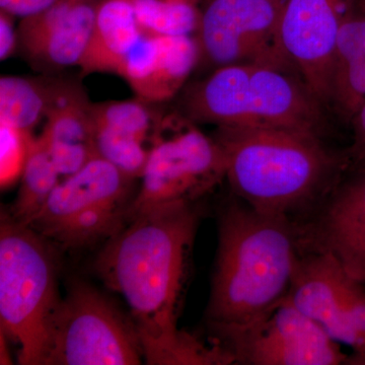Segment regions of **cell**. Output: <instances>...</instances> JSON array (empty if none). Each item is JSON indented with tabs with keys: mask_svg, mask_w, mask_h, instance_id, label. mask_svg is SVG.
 I'll return each instance as SVG.
<instances>
[{
	"mask_svg": "<svg viewBox=\"0 0 365 365\" xmlns=\"http://www.w3.org/2000/svg\"><path fill=\"white\" fill-rule=\"evenodd\" d=\"M365 102V6L343 21L334 53L329 109L346 124Z\"/></svg>",
	"mask_w": 365,
	"mask_h": 365,
	"instance_id": "e0dca14e",
	"label": "cell"
},
{
	"mask_svg": "<svg viewBox=\"0 0 365 365\" xmlns=\"http://www.w3.org/2000/svg\"><path fill=\"white\" fill-rule=\"evenodd\" d=\"M365 294V284L353 279L329 252L302 248L287 299L318 323L326 333L351 348L350 360L364 352L353 317Z\"/></svg>",
	"mask_w": 365,
	"mask_h": 365,
	"instance_id": "8fae6325",
	"label": "cell"
},
{
	"mask_svg": "<svg viewBox=\"0 0 365 365\" xmlns=\"http://www.w3.org/2000/svg\"><path fill=\"white\" fill-rule=\"evenodd\" d=\"M143 36L131 0H101L90 43L78 64L83 76L93 72L119 74Z\"/></svg>",
	"mask_w": 365,
	"mask_h": 365,
	"instance_id": "ac0fdd59",
	"label": "cell"
},
{
	"mask_svg": "<svg viewBox=\"0 0 365 365\" xmlns=\"http://www.w3.org/2000/svg\"><path fill=\"white\" fill-rule=\"evenodd\" d=\"M143 361V346L131 318L96 288L73 283L53 316L43 365Z\"/></svg>",
	"mask_w": 365,
	"mask_h": 365,
	"instance_id": "ba28073f",
	"label": "cell"
},
{
	"mask_svg": "<svg viewBox=\"0 0 365 365\" xmlns=\"http://www.w3.org/2000/svg\"><path fill=\"white\" fill-rule=\"evenodd\" d=\"M137 21L144 33L189 36L198 28L200 14L195 4L176 0H132Z\"/></svg>",
	"mask_w": 365,
	"mask_h": 365,
	"instance_id": "44dd1931",
	"label": "cell"
},
{
	"mask_svg": "<svg viewBox=\"0 0 365 365\" xmlns=\"http://www.w3.org/2000/svg\"><path fill=\"white\" fill-rule=\"evenodd\" d=\"M299 227L302 248L329 252L365 284V165H350L318 212Z\"/></svg>",
	"mask_w": 365,
	"mask_h": 365,
	"instance_id": "4fadbf2b",
	"label": "cell"
},
{
	"mask_svg": "<svg viewBox=\"0 0 365 365\" xmlns=\"http://www.w3.org/2000/svg\"><path fill=\"white\" fill-rule=\"evenodd\" d=\"M51 79L2 76L0 78V121L32 132L46 117Z\"/></svg>",
	"mask_w": 365,
	"mask_h": 365,
	"instance_id": "ffe728a7",
	"label": "cell"
},
{
	"mask_svg": "<svg viewBox=\"0 0 365 365\" xmlns=\"http://www.w3.org/2000/svg\"><path fill=\"white\" fill-rule=\"evenodd\" d=\"M356 0H283L281 44L295 71L329 110L334 53Z\"/></svg>",
	"mask_w": 365,
	"mask_h": 365,
	"instance_id": "7c38bea8",
	"label": "cell"
},
{
	"mask_svg": "<svg viewBox=\"0 0 365 365\" xmlns=\"http://www.w3.org/2000/svg\"><path fill=\"white\" fill-rule=\"evenodd\" d=\"M14 16L0 11V59L6 60L19 45L18 30L14 26Z\"/></svg>",
	"mask_w": 365,
	"mask_h": 365,
	"instance_id": "484cf974",
	"label": "cell"
},
{
	"mask_svg": "<svg viewBox=\"0 0 365 365\" xmlns=\"http://www.w3.org/2000/svg\"><path fill=\"white\" fill-rule=\"evenodd\" d=\"M247 365H340L348 356L318 323L287 299L266 318L213 341Z\"/></svg>",
	"mask_w": 365,
	"mask_h": 365,
	"instance_id": "30bf717a",
	"label": "cell"
},
{
	"mask_svg": "<svg viewBox=\"0 0 365 365\" xmlns=\"http://www.w3.org/2000/svg\"><path fill=\"white\" fill-rule=\"evenodd\" d=\"M133 181L97 155L59 182L29 225L66 250L108 241L126 222Z\"/></svg>",
	"mask_w": 365,
	"mask_h": 365,
	"instance_id": "8992f818",
	"label": "cell"
},
{
	"mask_svg": "<svg viewBox=\"0 0 365 365\" xmlns=\"http://www.w3.org/2000/svg\"><path fill=\"white\" fill-rule=\"evenodd\" d=\"M359 4H362V6H365V0H356Z\"/></svg>",
	"mask_w": 365,
	"mask_h": 365,
	"instance_id": "83f0119b",
	"label": "cell"
},
{
	"mask_svg": "<svg viewBox=\"0 0 365 365\" xmlns=\"http://www.w3.org/2000/svg\"><path fill=\"white\" fill-rule=\"evenodd\" d=\"M227 165L222 146L185 115H163L140 189L127 218L175 203H196L225 181Z\"/></svg>",
	"mask_w": 365,
	"mask_h": 365,
	"instance_id": "52a82bcc",
	"label": "cell"
},
{
	"mask_svg": "<svg viewBox=\"0 0 365 365\" xmlns=\"http://www.w3.org/2000/svg\"><path fill=\"white\" fill-rule=\"evenodd\" d=\"M4 340H6V335H4V333L1 331V350H0V352H1L0 356L1 357H0V360H1V364H11V360L9 359V353L7 351L6 344Z\"/></svg>",
	"mask_w": 365,
	"mask_h": 365,
	"instance_id": "4316f807",
	"label": "cell"
},
{
	"mask_svg": "<svg viewBox=\"0 0 365 365\" xmlns=\"http://www.w3.org/2000/svg\"><path fill=\"white\" fill-rule=\"evenodd\" d=\"M93 132L98 157L112 163L127 177L140 179L150 155V144L128 132L98 123L95 120Z\"/></svg>",
	"mask_w": 365,
	"mask_h": 365,
	"instance_id": "7402d4cb",
	"label": "cell"
},
{
	"mask_svg": "<svg viewBox=\"0 0 365 365\" xmlns=\"http://www.w3.org/2000/svg\"><path fill=\"white\" fill-rule=\"evenodd\" d=\"M33 140L31 132L0 121V186L2 190L20 181Z\"/></svg>",
	"mask_w": 365,
	"mask_h": 365,
	"instance_id": "603a6c76",
	"label": "cell"
},
{
	"mask_svg": "<svg viewBox=\"0 0 365 365\" xmlns=\"http://www.w3.org/2000/svg\"><path fill=\"white\" fill-rule=\"evenodd\" d=\"M215 138L235 197L297 225L318 212L351 165L347 150H330L322 137L306 132L218 127Z\"/></svg>",
	"mask_w": 365,
	"mask_h": 365,
	"instance_id": "3957f363",
	"label": "cell"
},
{
	"mask_svg": "<svg viewBox=\"0 0 365 365\" xmlns=\"http://www.w3.org/2000/svg\"><path fill=\"white\" fill-rule=\"evenodd\" d=\"M326 109L297 72L264 64L220 67L184 98L185 116L194 122L319 137L326 128Z\"/></svg>",
	"mask_w": 365,
	"mask_h": 365,
	"instance_id": "277c9868",
	"label": "cell"
},
{
	"mask_svg": "<svg viewBox=\"0 0 365 365\" xmlns=\"http://www.w3.org/2000/svg\"><path fill=\"white\" fill-rule=\"evenodd\" d=\"M56 1L57 0H0V7L2 11L24 19L44 11Z\"/></svg>",
	"mask_w": 365,
	"mask_h": 365,
	"instance_id": "d4e9b609",
	"label": "cell"
},
{
	"mask_svg": "<svg viewBox=\"0 0 365 365\" xmlns=\"http://www.w3.org/2000/svg\"><path fill=\"white\" fill-rule=\"evenodd\" d=\"M199 44L189 36L144 33L118 76L141 100L160 103L174 97L198 59Z\"/></svg>",
	"mask_w": 365,
	"mask_h": 365,
	"instance_id": "9a60e30c",
	"label": "cell"
},
{
	"mask_svg": "<svg viewBox=\"0 0 365 365\" xmlns=\"http://www.w3.org/2000/svg\"><path fill=\"white\" fill-rule=\"evenodd\" d=\"M41 137L61 178L97 157L93 104L78 83L51 79V95Z\"/></svg>",
	"mask_w": 365,
	"mask_h": 365,
	"instance_id": "2e32d148",
	"label": "cell"
},
{
	"mask_svg": "<svg viewBox=\"0 0 365 365\" xmlns=\"http://www.w3.org/2000/svg\"><path fill=\"white\" fill-rule=\"evenodd\" d=\"M196 203L170 204L131 215L96 259L98 277L129 307L148 364H234L222 346L205 345L178 326L200 217Z\"/></svg>",
	"mask_w": 365,
	"mask_h": 365,
	"instance_id": "6da1fadb",
	"label": "cell"
},
{
	"mask_svg": "<svg viewBox=\"0 0 365 365\" xmlns=\"http://www.w3.org/2000/svg\"><path fill=\"white\" fill-rule=\"evenodd\" d=\"M131 1H132V0H131Z\"/></svg>",
	"mask_w": 365,
	"mask_h": 365,
	"instance_id": "f1b7e54d",
	"label": "cell"
},
{
	"mask_svg": "<svg viewBox=\"0 0 365 365\" xmlns=\"http://www.w3.org/2000/svg\"><path fill=\"white\" fill-rule=\"evenodd\" d=\"M282 1L206 0L198 26L200 51L218 68L264 64L295 71L281 44Z\"/></svg>",
	"mask_w": 365,
	"mask_h": 365,
	"instance_id": "9c48e42d",
	"label": "cell"
},
{
	"mask_svg": "<svg viewBox=\"0 0 365 365\" xmlns=\"http://www.w3.org/2000/svg\"><path fill=\"white\" fill-rule=\"evenodd\" d=\"M349 126L352 129V143L347 150L351 165H365V102L353 115Z\"/></svg>",
	"mask_w": 365,
	"mask_h": 365,
	"instance_id": "cb8c5ba5",
	"label": "cell"
},
{
	"mask_svg": "<svg viewBox=\"0 0 365 365\" xmlns=\"http://www.w3.org/2000/svg\"><path fill=\"white\" fill-rule=\"evenodd\" d=\"M60 176L54 160L42 137L34 138L28 160L21 177V186L11 216L23 223L31 222L59 184Z\"/></svg>",
	"mask_w": 365,
	"mask_h": 365,
	"instance_id": "d6986e66",
	"label": "cell"
},
{
	"mask_svg": "<svg viewBox=\"0 0 365 365\" xmlns=\"http://www.w3.org/2000/svg\"><path fill=\"white\" fill-rule=\"evenodd\" d=\"M52 242L13 216L0 225V324L18 344L19 364L43 365L61 297Z\"/></svg>",
	"mask_w": 365,
	"mask_h": 365,
	"instance_id": "5b68a950",
	"label": "cell"
},
{
	"mask_svg": "<svg viewBox=\"0 0 365 365\" xmlns=\"http://www.w3.org/2000/svg\"><path fill=\"white\" fill-rule=\"evenodd\" d=\"M300 250L297 223L259 212L237 197L225 205L206 309L212 341L266 318L284 302Z\"/></svg>",
	"mask_w": 365,
	"mask_h": 365,
	"instance_id": "7a4b0ae2",
	"label": "cell"
},
{
	"mask_svg": "<svg viewBox=\"0 0 365 365\" xmlns=\"http://www.w3.org/2000/svg\"><path fill=\"white\" fill-rule=\"evenodd\" d=\"M101 0H57L40 13L21 19V51L35 63L52 69L78 66L83 59Z\"/></svg>",
	"mask_w": 365,
	"mask_h": 365,
	"instance_id": "5bb4252c",
	"label": "cell"
}]
</instances>
